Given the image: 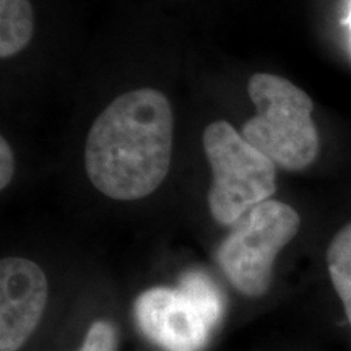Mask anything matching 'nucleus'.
Listing matches in <instances>:
<instances>
[{
  "label": "nucleus",
  "mask_w": 351,
  "mask_h": 351,
  "mask_svg": "<svg viewBox=\"0 0 351 351\" xmlns=\"http://www.w3.org/2000/svg\"><path fill=\"white\" fill-rule=\"evenodd\" d=\"M174 114L155 88L117 96L88 132L85 169L101 194L138 200L153 194L169 173Z\"/></svg>",
  "instance_id": "1"
},
{
  "label": "nucleus",
  "mask_w": 351,
  "mask_h": 351,
  "mask_svg": "<svg viewBox=\"0 0 351 351\" xmlns=\"http://www.w3.org/2000/svg\"><path fill=\"white\" fill-rule=\"evenodd\" d=\"M256 116L241 134L252 147L287 171H302L319 155V132L313 121L311 96L287 78L254 73L247 83Z\"/></svg>",
  "instance_id": "2"
},
{
  "label": "nucleus",
  "mask_w": 351,
  "mask_h": 351,
  "mask_svg": "<svg viewBox=\"0 0 351 351\" xmlns=\"http://www.w3.org/2000/svg\"><path fill=\"white\" fill-rule=\"evenodd\" d=\"M213 173L208 208L215 221L234 226L276 191V165L226 121H215L202 135Z\"/></svg>",
  "instance_id": "3"
},
{
  "label": "nucleus",
  "mask_w": 351,
  "mask_h": 351,
  "mask_svg": "<svg viewBox=\"0 0 351 351\" xmlns=\"http://www.w3.org/2000/svg\"><path fill=\"white\" fill-rule=\"evenodd\" d=\"M301 217L278 200H265L241 218L217 251V263L230 283L247 298L269 291L275 258L298 234Z\"/></svg>",
  "instance_id": "4"
},
{
  "label": "nucleus",
  "mask_w": 351,
  "mask_h": 351,
  "mask_svg": "<svg viewBox=\"0 0 351 351\" xmlns=\"http://www.w3.org/2000/svg\"><path fill=\"white\" fill-rule=\"evenodd\" d=\"M140 332L165 351H202L215 330L212 320L181 287H155L134 304Z\"/></svg>",
  "instance_id": "5"
},
{
  "label": "nucleus",
  "mask_w": 351,
  "mask_h": 351,
  "mask_svg": "<svg viewBox=\"0 0 351 351\" xmlns=\"http://www.w3.org/2000/svg\"><path fill=\"white\" fill-rule=\"evenodd\" d=\"M47 304V278L23 257L0 262V351H19L32 337Z\"/></svg>",
  "instance_id": "6"
},
{
  "label": "nucleus",
  "mask_w": 351,
  "mask_h": 351,
  "mask_svg": "<svg viewBox=\"0 0 351 351\" xmlns=\"http://www.w3.org/2000/svg\"><path fill=\"white\" fill-rule=\"evenodd\" d=\"M34 34V15L29 0H0V57L23 51Z\"/></svg>",
  "instance_id": "7"
},
{
  "label": "nucleus",
  "mask_w": 351,
  "mask_h": 351,
  "mask_svg": "<svg viewBox=\"0 0 351 351\" xmlns=\"http://www.w3.org/2000/svg\"><path fill=\"white\" fill-rule=\"evenodd\" d=\"M327 267L351 326V223L341 228L328 244Z\"/></svg>",
  "instance_id": "8"
},
{
  "label": "nucleus",
  "mask_w": 351,
  "mask_h": 351,
  "mask_svg": "<svg viewBox=\"0 0 351 351\" xmlns=\"http://www.w3.org/2000/svg\"><path fill=\"white\" fill-rule=\"evenodd\" d=\"M179 287L194 298V301L200 306V309L207 314V317L217 327L223 314H225L226 302L225 298H223V293L213 283V280L205 271L191 270L181 276Z\"/></svg>",
  "instance_id": "9"
},
{
  "label": "nucleus",
  "mask_w": 351,
  "mask_h": 351,
  "mask_svg": "<svg viewBox=\"0 0 351 351\" xmlns=\"http://www.w3.org/2000/svg\"><path fill=\"white\" fill-rule=\"evenodd\" d=\"M117 332L111 322L96 320L88 328L80 351H116Z\"/></svg>",
  "instance_id": "10"
},
{
  "label": "nucleus",
  "mask_w": 351,
  "mask_h": 351,
  "mask_svg": "<svg viewBox=\"0 0 351 351\" xmlns=\"http://www.w3.org/2000/svg\"><path fill=\"white\" fill-rule=\"evenodd\" d=\"M15 156L7 138H0V189H5L15 174Z\"/></svg>",
  "instance_id": "11"
},
{
  "label": "nucleus",
  "mask_w": 351,
  "mask_h": 351,
  "mask_svg": "<svg viewBox=\"0 0 351 351\" xmlns=\"http://www.w3.org/2000/svg\"><path fill=\"white\" fill-rule=\"evenodd\" d=\"M346 23H348L350 29H351V5H350V12H348V16H346Z\"/></svg>",
  "instance_id": "12"
}]
</instances>
